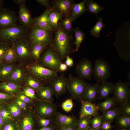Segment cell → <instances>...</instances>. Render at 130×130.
<instances>
[{"label":"cell","instance_id":"cell-1","mask_svg":"<svg viewBox=\"0 0 130 130\" xmlns=\"http://www.w3.org/2000/svg\"><path fill=\"white\" fill-rule=\"evenodd\" d=\"M54 32L51 47L60 58L63 59L75 52L73 46V37L72 32L65 31L60 26Z\"/></svg>","mask_w":130,"mask_h":130},{"label":"cell","instance_id":"cell-2","mask_svg":"<svg viewBox=\"0 0 130 130\" xmlns=\"http://www.w3.org/2000/svg\"><path fill=\"white\" fill-rule=\"evenodd\" d=\"M29 29L20 25L0 29V43L10 46L18 39L27 38Z\"/></svg>","mask_w":130,"mask_h":130},{"label":"cell","instance_id":"cell-3","mask_svg":"<svg viewBox=\"0 0 130 130\" xmlns=\"http://www.w3.org/2000/svg\"><path fill=\"white\" fill-rule=\"evenodd\" d=\"M52 32L33 25L29 29L27 38L30 44H42L52 47Z\"/></svg>","mask_w":130,"mask_h":130},{"label":"cell","instance_id":"cell-4","mask_svg":"<svg viewBox=\"0 0 130 130\" xmlns=\"http://www.w3.org/2000/svg\"><path fill=\"white\" fill-rule=\"evenodd\" d=\"M89 84L84 80L70 74L67 78V89L73 98L81 101L86 88Z\"/></svg>","mask_w":130,"mask_h":130},{"label":"cell","instance_id":"cell-5","mask_svg":"<svg viewBox=\"0 0 130 130\" xmlns=\"http://www.w3.org/2000/svg\"><path fill=\"white\" fill-rule=\"evenodd\" d=\"M28 70L30 76L41 82H50L57 75L58 71L51 70L38 64L30 65Z\"/></svg>","mask_w":130,"mask_h":130},{"label":"cell","instance_id":"cell-6","mask_svg":"<svg viewBox=\"0 0 130 130\" xmlns=\"http://www.w3.org/2000/svg\"><path fill=\"white\" fill-rule=\"evenodd\" d=\"M110 71L109 65L106 61L100 58L97 59L95 62L92 72L97 83L99 84L106 81L110 76Z\"/></svg>","mask_w":130,"mask_h":130},{"label":"cell","instance_id":"cell-7","mask_svg":"<svg viewBox=\"0 0 130 130\" xmlns=\"http://www.w3.org/2000/svg\"><path fill=\"white\" fill-rule=\"evenodd\" d=\"M34 110L39 117H50L55 114L56 110L55 105L52 102L44 100L37 101L34 105Z\"/></svg>","mask_w":130,"mask_h":130},{"label":"cell","instance_id":"cell-8","mask_svg":"<svg viewBox=\"0 0 130 130\" xmlns=\"http://www.w3.org/2000/svg\"><path fill=\"white\" fill-rule=\"evenodd\" d=\"M40 61V65L42 66L53 71H59L60 58L52 47H50L46 50Z\"/></svg>","mask_w":130,"mask_h":130},{"label":"cell","instance_id":"cell-9","mask_svg":"<svg viewBox=\"0 0 130 130\" xmlns=\"http://www.w3.org/2000/svg\"><path fill=\"white\" fill-rule=\"evenodd\" d=\"M113 97L120 105L129 100L130 94L129 84L120 81L114 84Z\"/></svg>","mask_w":130,"mask_h":130},{"label":"cell","instance_id":"cell-10","mask_svg":"<svg viewBox=\"0 0 130 130\" xmlns=\"http://www.w3.org/2000/svg\"><path fill=\"white\" fill-rule=\"evenodd\" d=\"M12 46L20 60H24L30 56V45L27 38L18 39Z\"/></svg>","mask_w":130,"mask_h":130},{"label":"cell","instance_id":"cell-11","mask_svg":"<svg viewBox=\"0 0 130 130\" xmlns=\"http://www.w3.org/2000/svg\"><path fill=\"white\" fill-rule=\"evenodd\" d=\"M17 20L16 15L12 10L3 7L0 10V29L15 26Z\"/></svg>","mask_w":130,"mask_h":130},{"label":"cell","instance_id":"cell-12","mask_svg":"<svg viewBox=\"0 0 130 130\" xmlns=\"http://www.w3.org/2000/svg\"><path fill=\"white\" fill-rule=\"evenodd\" d=\"M92 64L90 60L83 58L77 64L76 72L78 77L82 79L91 80L93 72Z\"/></svg>","mask_w":130,"mask_h":130},{"label":"cell","instance_id":"cell-13","mask_svg":"<svg viewBox=\"0 0 130 130\" xmlns=\"http://www.w3.org/2000/svg\"><path fill=\"white\" fill-rule=\"evenodd\" d=\"M49 83L53 94L56 96L63 94L67 90V78L63 74L57 75Z\"/></svg>","mask_w":130,"mask_h":130},{"label":"cell","instance_id":"cell-14","mask_svg":"<svg viewBox=\"0 0 130 130\" xmlns=\"http://www.w3.org/2000/svg\"><path fill=\"white\" fill-rule=\"evenodd\" d=\"M19 12L20 25L29 30L33 25L34 19L25 5H20Z\"/></svg>","mask_w":130,"mask_h":130},{"label":"cell","instance_id":"cell-15","mask_svg":"<svg viewBox=\"0 0 130 130\" xmlns=\"http://www.w3.org/2000/svg\"><path fill=\"white\" fill-rule=\"evenodd\" d=\"M73 2L72 0H53L51 1V9L60 12L64 18L70 14Z\"/></svg>","mask_w":130,"mask_h":130},{"label":"cell","instance_id":"cell-16","mask_svg":"<svg viewBox=\"0 0 130 130\" xmlns=\"http://www.w3.org/2000/svg\"><path fill=\"white\" fill-rule=\"evenodd\" d=\"M18 119L17 123L19 130H34V121L32 112L27 111Z\"/></svg>","mask_w":130,"mask_h":130},{"label":"cell","instance_id":"cell-17","mask_svg":"<svg viewBox=\"0 0 130 130\" xmlns=\"http://www.w3.org/2000/svg\"><path fill=\"white\" fill-rule=\"evenodd\" d=\"M81 106L80 117H94L98 114L99 110L97 105L91 102L81 100Z\"/></svg>","mask_w":130,"mask_h":130},{"label":"cell","instance_id":"cell-18","mask_svg":"<svg viewBox=\"0 0 130 130\" xmlns=\"http://www.w3.org/2000/svg\"><path fill=\"white\" fill-rule=\"evenodd\" d=\"M51 9H46L41 15L34 19L33 25L49 31L54 32L50 24L48 15Z\"/></svg>","mask_w":130,"mask_h":130},{"label":"cell","instance_id":"cell-19","mask_svg":"<svg viewBox=\"0 0 130 130\" xmlns=\"http://www.w3.org/2000/svg\"><path fill=\"white\" fill-rule=\"evenodd\" d=\"M114 87L112 82L105 81L99 84L97 90V98L99 99H105L113 93Z\"/></svg>","mask_w":130,"mask_h":130},{"label":"cell","instance_id":"cell-20","mask_svg":"<svg viewBox=\"0 0 130 130\" xmlns=\"http://www.w3.org/2000/svg\"><path fill=\"white\" fill-rule=\"evenodd\" d=\"M25 75L24 70L22 68L16 66L6 81L14 83L20 85L21 83L25 82Z\"/></svg>","mask_w":130,"mask_h":130},{"label":"cell","instance_id":"cell-21","mask_svg":"<svg viewBox=\"0 0 130 130\" xmlns=\"http://www.w3.org/2000/svg\"><path fill=\"white\" fill-rule=\"evenodd\" d=\"M57 123L61 128L67 127H76L77 120L74 117L58 113L56 116Z\"/></svg>","mask_w":130,"mask_h":130},{"label":"cell","instance_id":"cell-22","mask_svg":"<svg viewBox=\"0 0 130 130\" xmlns=\"http://www.w3.org/2000/svg\"><path fill=\"white\" fill-rule=\"evenodd\" d=\"M86 0L78 3H73L70 9V15L74 22L78 18L84 13L87 11L85 4Z\"/></svg>","mask_w":130,"mask_h":130},{"label":"cell","instance_id":"cell-23","mask_svg":"<svg viewBox=\"0 0 130 130\" xmlns=\"http://www.w3.org/2000/svg\"><path fill=\"white\" fill-rule=\"evenodd\" d=\"M20 85L6 81L0 83V90L12 95H16L21 91Z\"/></svg>","mask_w":130,"mask_h":130},{"label":"cell","instance_id":"cell-24","mask_svg":"<svg viewBox=\"0 0 130 130\" xmlns=\"http://www.w3.org/2000/svg\"><path fill=\"white\" fill-rule=\"evenodd\" d=\"M99 84H89L87 87L82 96L81 99L91 102L97 98V90Z\"/></svg>","mask_w":130,"mask_h":130},{"label":"cell","instance_id":"cell-25","mask_svg":"<svg viewBox=\"0 0 130 130\" xmlns=\"http://www.w3.org/2000/svg\"><path fill=\"white\" fill-rule=\"evenodd\" d=\"M36 95L39 100L52 102L53 100V94L50 85L41 87L36 92Z\"/></svg>","mask_w":130,"mask_h":130},{"label":"cell","instance_id":"cell-26","mask_svg":"<svg viewBox=\"0 0 130 130\" xmlns=\"http://www.w3.org/2000/svg\"><path fill=\"white\" fill-rule=\"evenodd\" d=\"M16 66L13 63L1 62L0 63V81H6Z\"/></svg>","mask_w":130,"mask_h":130},{"label":"cell","instance_id":"cell-27","mask_svg":"<svg viewBox=\"0 0 130 130\" xmlns=\"http://www.w3.org/2000/svg\"><path fill=\"white\" fill-rule=\"evenodd\" d=\"M63 18L62 15L60 12L51 9L49 14L48 19L50 25L54 31L59 27L58 22Z\"/></svg>","mask_w":130,"mask_h":130},{"label":"cell","instance_id":"cell-28","mask_svg":"<svg viewBox=\"0 0 130 130\" xmlns=\"http://www.w3.org/2000/svg\"><path fill=\"white\" fill-rule=\"evenodd\" d=\"M121 114L119 107H116L110 109L101 115L103 121L112 123L118 116Z\"/></svg>","mask_w":130,"mask_h":130},{"label":"cell","instance_id":"cell-29","mask_svg":"<svg viewBox=\"0 0 130 130\" xmlns=\"http://www.w3.org/2000/svg\"><path fill=\"white\" fill-rule=\"evenodd\" d=\"M104 99V101L100 103L97 105L99 110L101 111L103 113L110 109L116 107L117 104L113 97H108Z\"/></svg>","mask_w":130,"mask_h":130},{"label":"cell","instance_id":"cell-30","mask_svg":"<svg viewBox=\"0 0 130 130\" xmlns=\"http://www.w3.org/2000/svg\"><path fill=\"white\" fill-rule=\"evenodd\" d=\"M85 6L87 11L89 13L96 15L102 11L104 9L103 6H101L93 0H87L86 2Z\"/></svg>","mask_w":130,"mask_h":130},{"label":"cell","instance_id":"cell-31","mask_svg":"<svg viewBox=\"0 0 130 130\" xmlns=\"http://www.w3.org/2000/svg\"><path fill=\"white\" fill-rule=\"evenodd\" d=\"M30 45V56L36 60H38L41 53L47 46L42 44Z\"/></svg>","mask_w":130,"mask_h":130},{"label":"cell","instance_id":"cell-32","mask_svg":"<svg viewBox=\"0 0 130 130\" xmlns=\"http://www.w3.org/2000/svg\"><path fill=\"white\" fill-rule=\"evenodd\" d=\"M25 82L27 86L34 89L36 92L44 86L42 82L28 74L25 75Z\"/></svg>","mask_w":130,"mask_h":130},{"label":"cell","instance_id":"cell-33","mask_svg":"<svg viewBox=\"0 0 130 130\" xmlns=\"http://www.w3.org/2000/svg\"><path fill=\"white\" fill-rule=\"evenodd\" d=\"M13 120H18L23 114L22 110L13 101L6 104Z\"/></svg>","mask_w":130,"mask_h":130},{"label":"cell","instance_id":"cell-34","mask_svg":"<svg viewBox=\"0 0 130 130\" xmlns=\"http://www.w3.org/2000/svg\"><path fill=\"white\" fill-rule=\"evenodd\" d=\"M74 21L70 14L64 19L60 20L58 22L59 26L65 31L72 32L74 29L72 27V24Z\"/></svg>","mask_w":130,"mask_h":130},{"label":"cell","instance_id":"cell-35","mask_svg":"<svg viewBox=\"0 0 130 130\" xmlns=\"http://www.w3.org/2000/svg\"><path fill=\"white\" fill-rule=\"evenodd\" d=\"M18 59V56L12 46L7 49L2 62L13 63Z\"/></svg>","mask_w":130,"mask_h":130},{"label":"cell","instance_id":"cell-36","mask_svg":"<svg viewBox=\"0 0 130 130\" xmlns=\"http://www.w3.org/2000/svg\"><path fill=\"white\" fill-rule=\"evenodd\" d=\"M105 26V24L104 23L103 18L101 17H98L97 21L95 25L90 30L91 34L93 37L99 38L101 29Z\"/></svg>","mask_w":130,"mask_h":130},{"label":"cell","instance_id":"cell-37","mask_svg":"<svg viewBox=\"0 0 130 130\" xmlns=\"http://www.w3.org/2000/svg\"><path fill=\"white\" fill-rule=\"evenodd\" d=\"M116 125L123 129H129L130 127V117L122 115L118 116L115 119Z\"/></svg>","mask_w":130,"mask_h":130},{"label":"cell","instance_id":"cell-38","mask_svg":"<svg viewBox=\"0 0 130 130\" xmlns=\"http://www.w3.org/2000/svg\"><path fill=\"white\" fill-rule=\"evenodd\" d=\"M73 32H74L75 37V40L74 43L76 47L75 51V52H77L80 47L81 43L84 40L85 35L83 32L78 27L74 29Z\"/></svg>","mask_w":130,"mask_h":130},{"label":"cell","instance_id":"cell-39","mask_svg":"<svg viewBox=\"0 0 130 130\" xmlns=\"http://www.w3.org/2000/svg\"><path fill=\"white\" fill-rule=\"evenodd\" d=\"M91 117L79 118L77 120L76 127L78 130L86 129L90 127Z\"/></svg>","mask_w":130,"mask_h":130},{"label":"cell","instance_id":"cell-40","mask_svg":"<svg viewBox=\"0 0 130 130\" xmlns=\"http://www.w3.org/2000/svg\"><path fill=\"white\" fill-rule=\"evenodd\" d=\"M103 120L101 115L98 114L91 119L90 124V127L92 130H100Z\"/></svg>","mask_w":130,"mask_h":130},{"label":"cell","instance_id":"cell-41","mask_svg":"<svg viewBox=\"0 0 130 130\" xmlns=\"http://www.w3.org/2000/svg\"><path fill=\"white\" fill-rule=\"evenodd\" d=\"M0 117L4 122L11 120H13L8 108L5 104H2L0 107Z\"/></svg>","mask_w":130,"mask_h":130},{"label":"cell","instance_id":"cell-42","mask_svg":"<svg viewBox=\"0 0 130 130\" xmlns=\"http://www.w3.org/2000/svg\"><path fill=\"white\" fill-rule=\"evenodd\" d=\"M0 130H19L17 123L14 120L7 121L4 123Z\"/></svg>","mask_w":130,"mask_h":130},{"label":"cell","instance_id":"cell-43","mask_svg":"<svg viewBox=\"0 0 130 130\" xmlns=\"http://www.w3.org/2000/svg\"><path fill=\"white\" fill-rule=\"evenodd\" d=\"M21 92L32 100L36 101L39 100L36 97L35 90L27 85L22 88Z\"/></svg>","mask_w":130,"mask_h":130},{"label":"cell","instance_id":"cell-44","mask_svg":"<svg viewBox=\"0 0 130 130\" xmlns=\"http://www.w3.org/2000/svg\"><path fill=\"white\" fill-rule=\"evenodd\" d=\"M121 115L130 117V102L129 100L120 107Z\"/></svg>","mask_w":130,"mask_h":130},{"label":"cell","instance_id":"cell-45","mask_svg":"<svg viewBox=\"0 0 130 130\" xmlns=\"http://www.w3.org/2000/svg\"><path fill=\"white\" fill-rule=\"evenodd\" d=\"M73 104L71 99H68L64 101L62 104V107L63 109L66 112H69L72 109Z\"/></svg>","mask_w":130,"mask_h":130},{"label":"cell","instance_id":"cell-46","mask_svg":"<svg viewBox=\"0 0 130 130\" xmlns=\"http://www.w3.org/2000/svg\"><path fill=\"white\" fill-rule=\"evenodd\" d=\"M13 98V95L0 91V104H5L7 101Z\"/></svg>","mask_w":130,"mask_h":130},{"label":"cell","instance_id":"cell-47","mask_svg":"<svg viewBox=\"0 0 130 130\" xmlns=\"http://www.w3.org/2000/svg\"><path fill=\"white\" fill-rule=\"evenodd\" d=\"M16 98L22 101L28 105L32 104L33 102L32 100L20 92L16 94Z\"/></svg>","mask_w":130,"mask_h":130},{"label":"cell","instance_id":"cell-48","mask_svg":"<svg viewBox=\"0 0 130 130\" xmlns=\"http://www.w3.org/2000/svg\"><path fill=\"white\" fill-rule=\"evenodd\" d=\"M51 121V119L42 117H39L38 120L39 125L42 127L48 126Z\"/></svg>","mask_w":130,"mask_h":130},{"label":"cell","instance_id":"cell-49","mask_svg":"<svg viewBox=\"0 0 130 130\" xmlns=\"http://www.w3.org/2000/svg\"><path fill=\"white\" fill-rule=\"evenodd\" d=\"M9 46L5 44L0 43V63L2 62L6 52Z\"/></svg>","mask_w":130,"mask_h":130},{"label":"cell","instance_id":"cell-50","mask_svg":"<svg viewBox=\"0 0 130 130\" xmlns=\"http://www.w3.org/2000/svg\"><path fill=\"white\" fill-rule=\"evenodd\" d=\"M13 101L22 110H28V105L21 100L16 98Z\"/></svg>","mask_w":130,"mask_h":130},{"label":"cell","instance_id":"cell-51","mask_svg":"<svg viewBox=\"0 0 130 130\" xmlns=\"http://www.w3.org/2000/svg\"><path fill=\"white\" fill-rule=\"evenodd\" d=\"M111 123L105 121H103L101 125L100 130H112L113 126L111 124Z\"/></svg>","mask_w":130,"mask_h":130},{"label":"cell","instance_id":"cell-52","mask_svg":"<svg viewBox=\"0 0 130 130\" xmlns=\"http://www.w3.org/2000/svg\"><path fill=\"white\" fill-rule=\"evenodd\" d=\"M39 4L46 7V9H51V1L48 0H36Z\"/></svg>","mask_w":130,"mask_h":130},{"label":"cell","instance_id":"cell-53","mask_svg":"<svg viewBox=\"0 0 130 130\" xmlns=\"http://www.w3.org/2000/svg\"><path fill=\"white\" fill-rule=\"evenodd\" d=\"M65 64L67 66L71 67L73 65L74 62L72 58H70L69 55H68L66 58Z\"/></svg>","mask_w":130,"mask_h":130},{"label":"cell","instance_id":"cell-54","mask_svg":"<svg viewBox=\"0 0 130 130\" xmlns=\"http://www.w3.org/2000/svg\"><path fill=\"white\" fill-rule=\"evenodd\" d=\"M68 68L67 66L64 63L60 62L59 67V71L61 72H64L67 70Z\"/></svg>","mask_w":130,"mask_h":130},{"label":"cell","instance_id":"cell-55","mask_svg":"<svg viewBox=\"0 0 130 130\" xmlns=\"http://www.w3.org/2000/svg\"><path fill=\"white\" fill-rule=\"evenodd\" d=\"M14 2L17 4L20 5H25L26 1V0H14Z\"/></svg>","mask_w":130,"mask_h":130},{"label":"cell","instance_id":"cell-56","mask_svg":"<svg viewBox=\"0 0 130 130\" xmlns=\"http://www.w3.org/2000/svg\"><path fill=\"white\" fill-rule=\"evenodd\" d=\"M61 130H77L76 127H67L61 128Z\"/></svg>","mask_w":130,"mask_h":130},{"label":"cell","instance_id":"cell-57","mask_svg":"<svg viewBox=\"0 0 130 130\" xmlns=\"http://www.w3.org/2000/svg\"><path fill=\"white\" fill-rule=\"evenodd\" d=\"M35 130H53V129L52 127L48 126L41 127L39 129H36Z\"/></svg>","mask_w":130,"mask_h":130},{"label":"cell","instance_id":"cell-58","mask_svg":"<svg viewBox=\"0 0 130 130\" xmlns=\"http://www.w3.org/2000/svg\"><path fill=\"white\" fill-rule=\"evenodd\" d=\"M4 123L3 119L0 117V129Z\"/></svg>","mask_w":130,"mask_h":130},{"label":"cell","instance_id":"cell-59","mask_svg":"<svg viewBox=\"0 0 130 130\" xmlns=\"http://www.w3.org/2000/svg\"><path fill=\"white\" fill-rule=\"evenodd\" d=\"M3 1L4 0H0V10L3 7L4 3Z\"/></svg>","mask_w":130,"mask_h":130},{"label":"cell","instance_id":"cell-60","mask_svg":"<svg viewBox=\"0 0 130 130\" xmlns=\"http://www.w3.org/2000/svg\"><path fill=\"white\" fill-rule=\"evenodd\" d=\"M91 129L89 127L88 129H84V130H91Z\"/></svg>","mask_w":130,"mask_h":130},{"label":"cell","instance_id":"cell-61","mask_svg":"<svg viewBox=\"0 0 130 130\" xmlns=\"http://www.w3.org/2000/svg\"><path fill=\"white\" fill-rule=\"evenodd\" d=\"M127 130L125 129H120V130Z\"/></svg>","mask_w":130,"mask_h":130},{"label":"cell","instance_id":"cell-62","mask_svg":"<svg viewBox=\"0 0 130 130\" xmlns=\"http://www.w3.org/2000/svg\"></svg>","mask_w":130,"mask_h":130},{"label":"cell","instance_id":"cell-63","mask_svg":"<svg viewBox=\"0 0 130 130\" xmlns=\"http://www.w3.org/2000/svg\"><path fill=\"white\" fill-rule=\"evenodd\" d=\"M1 105V104H0V107Z\"/></svg>","mask_w":130,"mask_h":130}]
</instances>
